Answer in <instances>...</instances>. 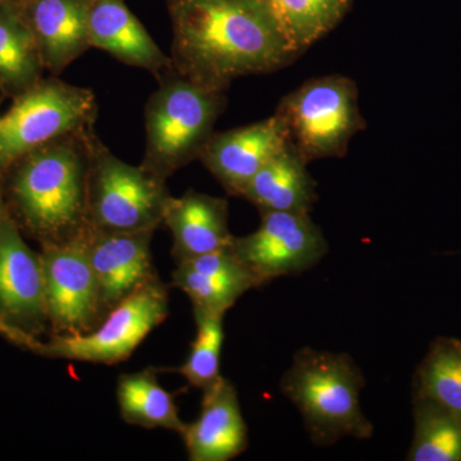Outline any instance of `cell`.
<instances>
[{"label":"cell","instance_id":"cell-14","mask_svg":"<svg viewBox=\"0 0 461 461\" xmlns=\"http://www.w3.org/2000/svg\"><path fill=\"white\" fill-rule=\"evenodd\" d=\"M202 411L181 436L191 461H229L248 448V427L238 391L221 375L203 390Z\"/></svg>","mask_w":461,"mask_h":461},{"label":"cell","instance_id":"cell-3","mask_svg":"<svg viewBox=\"0 0 461 461\" xmlns=\"http://www.w3.org/2000/svg\"><path fill=\"white\" fill-rule=\"evenodd\" d=\"M364 377L348 354L303 348L285 373L281 390L304 420L317 446H330L345 437L371 438L373 426L362 411Z\"/></svg>","mask_w":461,"mask_h":461},{"label":"cell","instance_id":"cell-20","mask_svg":"<svg viewBox=\"0 0 461 461\" xmlns=\"http://www.w3.org/2000/svg\"><path fill=\"white\" fill-rule=\"evenodd\" d=\"M44 72L23 8L0 0V99L17 98L39 83Z\"/></svg>","mask_w":461,"mask_h":461},{"label":"cell","instance_id":"cell-16","mask_svg":"<svg viewBox=\"0 0 461 461\" xmlns=\"http://www.w3.org/2000/svg\"><path fill=\"white\" fill-rule=\"evenodd\" d=\"M90 0H29L21 5L45 71L59 76L90 50Z\"/></svg>","mask_w":461,"mask_h":461},{"label":"cell","instance_id":"cell-7","mask_svg":"<svg viewBox=\"0 0 461 461\" xmlns=\"http://www.w3.org/2000/svg\"><path fill=\"white\" fill-rule=\"evenodd\" d=\"M98 111L93 90L58 76L42 77L12 100L7 113L0 117V175L29 151L94 129Z\"/></svg>","mask_w":461,"mask_h":461},{"label":"cell","instance_id":"cell-6","mask_svg":"<svg viewBox=\"0 0 461 461\" xmlns=\"http://www.w3.org/2000/svg\"><path fill=\"white\" fill-rule=\"evenodd\" d=\"M171 198L167 181L114 156L94 131L89 141L87 227L109 233L156 230Z\"/></svg>","mask_w":461,"mask_h":461},{"label":"cell","instance_id":"cell-24","mask_svg":"<svg viewBox=\"0 0 461 461\" xmlns=\"http://www.w3.org/2000/svg\"><path fill=\"white\" fill-rule=\"evenodd\" d=\"M429 399L461 414V339L430 342L414 377V397Z\"/></svg>","mask_w":461,"mask_h":461},{"label":"cell","instance_id":"cell-11","mask_svg":"<svg viewBox=\"0 0 461 461\" xmlns=\"http://www.w3.org/2000/svg\"><path fill=\"white\" fill-rule=\"evenodd\" d=\"M287 145L284 124L273 114L259 122L214 132L199 160L229 195L241 198L257 172Z\"/></svg>","mask_w":461,"mask_h":461},{"label":"cell","instance_id":"cell-13","mask_svg":"<svg viewBox=\"0 0 461 461\" xmlns=\"http://www.w3.org/2000/svg\"><path fill=\"white\" fill-rule=\"evenodd\" d=\"M0 317L17 329L47 317L41 256L27 247L8 213L0 220Z\"/></svg>","mask_w":461,"mask_h":461},{"label":"cell","instance_id":"cell-28","mask_svg":"<svg viewBox=\"0 0 461 461\" xmlns=\"http://www.w3.org/2000/svg\"><path fill=\"white\" fill-rule=\"evenodd\" d=\"M2 2L12 3V5H26L29 0H2Z\"/></svg>","mask_w":461,"mask_h":461},{"label":"cell","instance_id":"cell-25","mask_svg":"<svg viewBox=\"0 0 461 461\" xmlns=\"http://www.w3.org/2000/svg\"><path fill=\"white\" fill-rule=\"evenodd\" d=\"M194 318L196 323V338L191 344L189 357L182 366L171 371L181 375L189 382L190 386L204 390L221 377L224 314L194 308Z\"/></svg>","mask_w":461,"mask_h":461},{"label":"cell","instance_id":"cell-4","mask_svg":"<svg viewBox=\"0 0 461 461\" xmlns=\"http://www.w3.org/2000/svg\"><path fill=\"white\" fill-rule=\"evenodd\" d=\"M145 105L141 167L162 180L199 159L227 107V91L209 89L169 69Z\"/></svg>","mask_w":461,"mask_h":461},{"label":"cell","instance_id":"cell-19","mask_svg":"<svg viewBox=\"0 0 461 461\" xmlns=\"http://www.w3.org/2000/svg\"><path fill=\"white\" fill-rule=\"evenodd\" d=\"M309 163L290 145L273 156L249 182L241 198L262 212L311 213L317 202V182Z\"/></svg>","mask_w":461,"mask_h":461},{"label":"cell","instance_id":"cell-21","mask_svg":"<svg viewBox=\"0 0 461 461\" xmlns=\"http://www.w3.org/2000/svg\"><path fill=\"white\" fill-rule=\"evenodd\" d=\"M117 402L121 417L132 426L175 430L180 435L186 427L178 415L175 397L160 386L156 369L121 375Z\"/></svg>","mask_w":461,"mask_h":461},{"label":"cell","instance_id":"cell-27","mask_svg":"<svg viewBox=\"0 0 461 461\" xmlns=\"http://www.w3.org/2000/svg\"><path fill=\"white\" fill-rule=\"evenodd\" d=\"M7 208H5V202H3L2 194H0V220L7 214Z\"/></svg>","mask_w":461,"mask_h":461},{"label":"cell","instance_id":"cell-12","mask_svg":"<svg viewBox=\"0 0 461 461\" xmlns=\"http://www.w3.org/2000/svg\"><path fill=\"white\" fill-rule=\"evenodd\" d=\"M154 230L109 233L87 229V251L103 313L156 277L151 260Z\"/></svg>","mask_w":461,"mask_h":461},{"label":"cell","instance_id":"cell-8","mask_svg":"<svg viewBox=\"0 0 461 461\" xmlns=\"http://www.w3.org/2000/svg\"><path fill=\"white\" fill-rule=\"evenodd\" d=\"M167 315L168 288L156 276L109 311L95 329L78 335H58L48 344L39 342L33 351L57 359L113 366L129 359Z\"/></svg>","mask_w":461,"mask_h":461},{"label":"cell","instance_id":"cell-10","mask_svg":"<svg viewBox=\"0 0 461 461\" xmlns=\"http://www.w3.org/2000/svg\"><path fill=\"white\" fill-rule=\"evenodd\" d=\"M87 229L67 241L44 245L41 254L47 317L63 335L89 332L103 314Z\"/></svg>","mask_w":461,"mask_h":461},{"label":"cell","instance_id":"cell-18","mask_svg":"<svg viewBox=\"0 0 461 461\" xmlns=\"http://www.w3.org/2000/svg\"><path fill=\"white\" fill-rule=\"evenodd\" d=\"M163 223L171 230L177 262L230 248L229 202L189 190L167 202Z\"/></svg>","mask_w":461,"mask_h":461},{"label":"cell","instance_id":"cell-5","mask_svg":"<svg viewBox=\"0 0 461 461\" xmlns=\"http://www.w3.org/2000/svg\"><path fill=\"white\" fill-rule=\"evenodd\" d=\"M275 114L288 145L308 163L345 157L354 136L366 129L357 85L342 75L311 78L285 95Z\"/></svg>","mask_w":461,"mask_h":461},{"label":"cell","instance_id":"cell-2","mask_svg":"<svg viewBox=\"0 0 461 461\" xmlns=\"http://www.w3.org/2000/svg\"><path fill=\"white\" fill-rule=\"evenodd\" d=\"M94 129L72 133L18 158L0 175L3 202L18 226L44 245L87 229L89 141Z\"/></svg>","mask_w":461,"mask_h":461},{"label":"cell","instance_id":"cell-15","mask_svg":"<svg viewBox=\"0 0 461 461\" xmlns=\"http://www.w3.org/2000/svg\"><path fill=\"white\" fill-rule=\"evenodd\" d=\"M89 41L91 48L145 69L156 80L173 68L171 57L158 47L124 0H90Z\"/></svg>","mask_w":461,"mask_h":461},{"label":"cell","instance_id":"cell-17","mask_svg":"<svg viewBox=\"0 0 461 461\" xmlns=\"http://www.w3.org/2000/svg\"><path fill=\"white\" fill-rule=\"evenodd\" d=\"M172 285L190 297L194 308L224 315L245 293L259 286L230 247L177 262Z\"/></svg>","mask_w":461,"mask_h":461},{"label":"cell","instance_id":"cell-1","mask_svg":"<svg viewBox=\"0 0 461 461\" xmlns=\"http://www.w3.org/2000/svg\"><path fill=\"white\" fill-rule=\"evenodd\" d=\"M173 69L209 89L227 91L244 76L272 74L295 62L262 0H166Z\"/></svg>","mask_w":461,"mask_h":461},{"label":"cell","instance_id":"cell-23","mask_svg":"<svg viewBox=\"0 0 461 461\" xmlns=\"http://www.w3.org/2000/svg\"><path fill=\"white\" fill-rule=\"evenodd\" d=\"M414 436L406 460L461 461V414L429 399H412Z\"/></svg>","mask_w":461,"mask_h":461},{"label":"cell","instance_id":"cell-9","mask_svg":"<svg viewBox=\"0 0 461 461\" xmlns=\"http://www.w3.org/2000/svg\"><path fill=\"white\" fill-rule=\"evenodd\" d=\"M259 229L244 238L233 236V253L258 285L313 268L329 253V242L311 213L262 212Z\"/></svg>","mask_w":461,"mask_h":461},{"label":"cell","instance_id":"cell-26","mask_svg":"<svg viewBox=\"0 0 461 461\" xmlns=\"http://www.w3.org/2000/svg\"><path fill=\"white\" fill-rule=\"evenodd\" d=\"M0 333L11 339V341L16 342L18 345H25L27 348H32V350H35L36 346L39 345V341H36L30 333L12 326L7 321L3 320L2 317H0Z\"/></svg>","mask_w":461,"mask_h":461},{"label":"cell","instance_id":"cell-22","mask_svg":"<svg viewBox=\"0 0 461 461\" xmlns=\"http://www.w3.org/2000/svg\"><path fill=\"white\" fill-rule=\"evenodd\" d=\"M285 38L302 56L339 25L354 0H262Z\"/></svg>","mask_w":461,"mask_h":461}]
</instances>
